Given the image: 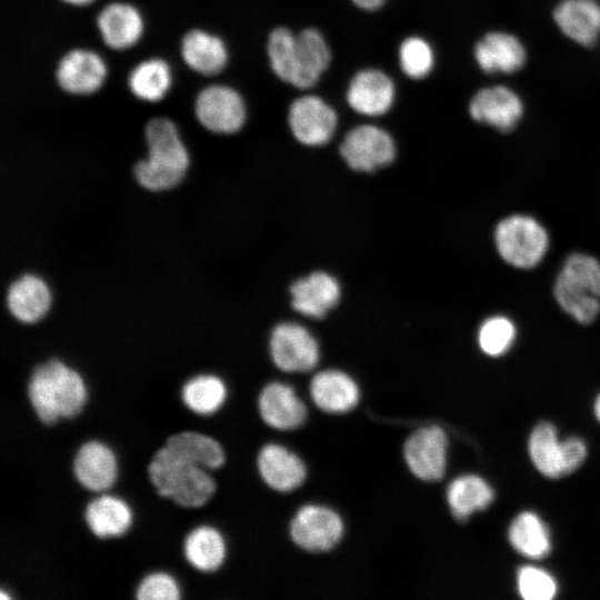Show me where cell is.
Instances as JSON below:
<instances>
[{
    "label": "cell",
    "instance_id": "6da1fadb",
    "mask_svg": "<svg viewBox=\"0 0 600 600\" xmlns=\"http://www.w3.org/2000/svg\"><path fill=\"white\" fill-rule=\"evenodd\" d=\"M144 136L148 157L136 163V180L151 191L176 187L187 172L189 156L174 123L167 118L151 119Z\"/></svg>",
    "mask_w": 600,
    "mask_h": 600
},
{
    "label": "cell",
    "instance_id": "7a4b0ae2",
    "mask_svg": "<svg viewBox=\"0 0 600 600\" xmlns=\"http://www.w3.org/2000/svg\"><path fill=\"white\" fill-rule=\"evenodd\" d=\"M28 394L38 418L53 424L82 410L87 392L82 378L59 360L38 366L29 380Z\"/></svg>",
    "mask_w": 600,
    "mask_h": 600
},
{
    "label": "cell",
    "instance_id": "3957f363",
    "mask_svg": "<svg viewBox=\"0 0 600 600\" xmlns=\"http://www.w3.org/2000/svg\"><path fill=\"white\" fill-rule=\"evenodd\" d=\"M149 476L160 496L183 507L204 504L216 489L213 479L202 467L174 454L166 446L154 453Z\"/></svg>",
    "mask_w": 600,
    "mask_h": 600
},
{
    "label": "cell",
    "instance_id": "277c9868",
    "mask_svg": "<svg viewBox=\"0 0 600 600\" xmlns=\"http://www.w3.org/2000/svg\"><path fill=\"white\" fill-rule=\"evenodd\" d=\"M494 242L500 257L507 263L519 269H530L544 257L549 236L534 218L514 214L498 223Z\"/></svg>",
    "mask_w": 600,
    "mask_h": 600
},
{
    "label": "cell",
    "instance_id": "5b68a950",
    "mask_svg": "<svg viewBox=\"0 0 600 600\" xmlns=\"http://www.w3.org/2000/svg\"><path fill=\"white\" fill-rule=\"evenodd\" d=\"M344 526L334 510L319 504L301 507L290 522L294 544L309 552H327L342 539Z\"/></svg>",
    "mask_w": 600,
    "mask_h": 600
},
{
    "label": "cell",
    "instance_id": "8992f818",
    "mask_svg": "<svg viewBox=\"0 0 600 600\" xmlns=\"http://www.w3.org/2000/svg\"><path fill=\"white\" fill-rule=\"evenodd\" d=\"M448 438L439 426L413 431L403 444L404 461L414 477L426 482L440 481L447 467Z\"/></svg>",
    "mask_w": 600,
    "mask_h": 600
},
{
    "label": "cell",
    "instance_id": "52a82bcc",
    "mask_svg": "<svg viewBox=\"0 0 600 600\" xmlns=\"http://www.w3.org/2000/svg\"><path fill=\"white\" fill-rule=\"evenodd\" d=\"M340 152L351 169L369 172L392 162L396 157V144L383 129L362 124L346 134Z\"/></svg>",
    "mask_w": 600,
    "mask_h": 600
},
{
    "label": "cell",
    "instance_id": "ba28073f",
    "mask_svg": "<svg viewBox=\"0 0 600 600\" xmlns=\"http://www.w3.org/2000/svg\"><path fill=\"white\" fill-rule=\"evenodd\" d=\"M270 354L282 371L307 372L319 361V346L304 327L298 323H281L271 332Z\"/></svg>",
    "mask_w": 600,
    "mask_h": 600
},
{
    "label": "cell",
    "instance_id": "9c48e42d",
    "mask_svg": "<svg viewBox=\"0 0 600 600\" xmlns=\"http://www.w3.org/2000/svg\"><path fill=\"white\" fill-rule=\"evenodd\" d=\"M196 114L208 130L228 134L243 126L246 106L236 90L226 86H210L199 93Z\"/></svg>",
    "mask_w": 600,
    "mask_h": 600
},
{
    "label": "cell",
    "instance_id": "30bf717a",
    "mask_svg": "<svg viewBox=\"0 0 600 600\" xmlns=\"http://www.w3.org/2000/svg\"><path fill=\"white\" fill-rule=\"evenodd\" d=\"M289 126L298 141L306 146H322L333 136L337 113L321 98L304 96L294 100L289 109Z\"/></svg>",
    "mask_w": 600,
    "mask_h": 600
},
{
    "label": "cell",
    "instance_id": "8fae6325",
    "mask_svg": "<svg viewBox=\"0 0 600 600\" xmlns=\"http://www.w3.org/2000/svg\"><path fill=\"white\" fill-rule=\"evenodd\" d=\"M469 112L478 122L509 131L521 119L523 106L514 91L504 86H493L483 88L473 96Z\"/></svg>",
    "mask_w": 600,
    "mask_h": 600
},
{
    "label": "cell",
    "instance_id": "7c38bea8",
    "mask_svg": "<svg viewBox=\"0 0 600 600\" xmlns=\"http://www.w3.org/2000/svg\"><path fill=\"white\" fill-rule=\"evenodd\" d=\"M330 62V50L322 34L312 28L294 38L289 83L308 89L313 87Z\"/></svg>",
    "mask_w": 600,
    "mask_h": 600
},
{
    "label": "cell",
    "instance_id": "4fadbf2b",
    "mask_svg": "<svg viewBox=\"0 0 600 600\" xmlns=\"http://www.w3.org/2000/svg\"><path fill=\"white\" fill-rule=\"evenodd\" d=\"M258 406L262 420L282 431L300 428L308 416L304 402L290 386L282 382L267 384L259 396Z\"/></svg>",
    "mask_w": 600,
    "mask_h": 600
},
{
    "label": "cell",
    "instance_id": "5bb4252c",
    "mask_svg": "<svg viewBox=\"0 0 600 600\" xmlns=\"http://www.w3.org/2000/svg\"><path fill=\"white\" fill-rule=\"evenodd\" d=\"M347 100L350 107L361 114L370 117L381 116L393 103V82L380 70H362L350 81Z\"/></svg>",
    "mask_w": 600,
    "mask_h": 600
},
{
    "label": "cell",
    "instance_id": "9a60e30c",
    "mask_svg": "<svg viewBox=\"0 0 600 600\" xmlns=\"http://www.w3.org/2000/svg\"><path fill=\"white\" fill-rule=\"evenodd\" d=\"M258 468L263 481L278 492H291L306 480L307 469L303 461L288 448L266 444L258 456Z\"/></svg>",
    "mask_w": 600,
    "mask_h": 600
},
{
    "label": "cell",
    "instance_id": "2e32d148",
    "mask_svg": "<svg viewBox=\"0 0 600 600\" xmlns=\"http://www.w3.org/2000/svg\"><path fill=\"white\" fill-rule=\"evenodd\" d=\"M106 72V64L97 53L77 49L60 60L57 81L69 93L89 94L101 87Z\"/></svg>",
    "mask_w": 600,
    "mask_h": 600
},
{
    "label": "cell",
    "instance_id": "e0dca14e",
    "mask_svg": "<svg viewBox=\"0 0 600 600\" xmlns=\"http://www.w3.org/2000/svg\"><path fill=\"white\" fill-rule=\"evenodd\" d=\"M310 394L314 404L327 413H346L354 409L360 399L356 381L340 370H323L311 380Z\"/></svg>",
    "mask_w": 600,
    "mask_h": 600
},
{
    "label": "cell",
    "instance_id": "ac0fdd59",
    "mask_svg": "<svg viewBox=\"0 0 600 600\" xmlns=\"http://www.w3.org/2000/svg\"><path fill=\"white\" fill-rule=\"evenodd\" d=\"M290 292L294 310L320 319L339 301L340 286L329 273L317 271L297 280Z\"/></svg>",
    "mask_w": 600,
    "mask_h": 600
},
{
    "label": "cell",
    "instance_id": "d6986e66",
    "mask_svg": "<svg viewBox=\"0 0 600 600\" xmlns=\"http://www.w3.org/2000/svg\"><path fill=\"white\" fill-rule=\"evenodd\" d=\"M560 30L574 42L593 46L600 36V4L597 0H562L553 11Z\"/></svg>",
    "mask_w": 600,
    "mask_h": 600
},
{
    "label": "cell",
    "instance_id": "ffe728a7",
    "mask_svg": "<svg viewBox=\"0 0 600 600\" xmlns=\"http://www.w3.org/2000/svg\"><path fill=\"white\" fill-rule=\"evenodd\" d=\"M474 58L487 73H512L523 66L526 50L512 34L489 32L476 44Z\"/></svg>",
    "mask_w": 600,
    "mask_h": 600
},
{
    "label": "cell",
    "instance_id": "44dd1931",
    "mask_svg": "<svg viewBox=\"0 0 600 600\" xmlns=\"http://www.w3.org/2000/svg\"><path fill=\"white\" fill-rule=\"evenodd\" d=\"M78 481L91 491H103L112 486L117 462L112 451L101 442L89 441L80 447L73 463Z\"/></svg>",
    "mask_w": 600,
    "mask_h": 600
},
{
    "label": "cell",
    "instance_id": "7402d4cb",
    "mask_svg": "<svg viewBox=\"0 0 600 600\" xmlns=\"http://www.w3.org/2000/svg\"><path fill=\"white\" fill-rule=\"evenodd\" d=\"M51 294L46 282L31 273L14 280L8 289L7 306L10 313L23 323L40 320L49 310Z\"/></svg>",
    "mask_w": 600,
    "mask_h": 600
},
{
    "label": "cell",
    "instance_id": "603a6c76",
    "mask_svg": "<svg viewBox=\"0 0 600 600\" xmlns=\"http://www.w3.org/2000/svg\"><path fill=\"white\" fill-rule=\"evenodd\" d=\"M98 28L107 46L121 50L133 46L139 40L143 23L136 8L127 3L113 2L101 10Z\"/></svg>",
    "mask_w": 600,
    "mask_h": 600
},
{
    "label": "cell",
    "instance_id": "cb8c5ba5",
    "mask_svg": "<svg viewBox=\"0 0 600 600\" xmlns=\"http://www.w3.org/2000/svg\"><path fill=\"white\" fill-rule=\"evenodd\" d=\"M559 306L581 324H589L600 312V299L566 269L559 272L553 288Z\"/></svg>",
    "mask_w": 600,
    "mask_h": 600
},
{
    "label": "cell",
    "instance_id": "d4e9b609",
    "mask_svg": "<svg viewBox=\"0 0 600 600\" xmlns=\"http://www.w3.org/2000/svg\"><path fill=\"white\" fill-rule=\"evenodd\" d=\"M181 54L192 70L202 74L220 72L228 60L222 40L201 30H191L183 37Z\"/></svg>",
    "mask_w": 600,
    "mask_h": 600
},
{
    "label": "cell",
    "instance_id": "484cf974",
    "mask_svg": "<svg viewBox=\"0 0 600 600\" xmlns=\"http://www.w3.org/2000/svg\"><path fill=\"white\" fill-rule=\"evenodd\" d=\"M493 499L491 487L476 474H464L450 482L447 500L452 516L467 520L473 512L486 509Z\"/></svg>",
    "mask_w": 600,
    "mask_h": 600
},
{
    "label": "cell",
    "instance_id": "4316f807",
    "mask_svg": "<svg viewBox=\"0 0 600 600\" xmlns=\"http://www.w3.org/2000/svg\"><path fill=\"white\" fill-rule=\"evenodd\" d=\"M131 511L126 502L112 496H100L86 509V520L91 531L100 537L122 534L131 523Z\"/></svg>",
    "mask_w": 600,
    "mask_h": 600
},
{
    "label": "cell",
    "instance_id": "83f0119b",
    "mask_svg": "<svg viewBox=\"0 0 600 600\" xmlns=\"http://www.w3.org/2000/svg\"><path fill=\"white\" fill-rule=\"evenodd\" d=\"M164 446L174 454L202 468L217 469L226 458L222 447L214 439L193 431L173 434Z\"/></svg>",
    "mask_w": 600,
    "mask_h": 600
},
{
    "label": "cell",
    "instance_id": "f1b7e54d",
    "mask_svg": "<svg viewBox=\"0 0 600 600\" xmlns=\"http://www.w3.org/2000/svg\"><path fill=\"white\" fill-rule=\"evenodd\" d=\"M529 453L536 468L548 478L564 476L562 442L557 439L556 428L540 422L529 438Z\"/></svg>",
    "mask_w": 600,
    "mask_h": 600
},
{
    "label": "cell",
    "instance_id": "f546056e",
    "mask_svg": "<svg viewBox=\"0 0 600 600\" xmlns=\"http://www.w3.org/2000/svg\"><path fill=\"white\" fill-rule=\"evenodd\" d=\"M509 541L519 553L532 559L546 557L551 549L547 527L532 512H522L512 521Z\"/></svg>",
    "mask_w": 600,
    "mask_h": 600
},
{
    "label": "cell",
    "instance_id": "4dcf8cb0",
    "mask_svg": "<svg viewBox=\"0 0 600 600\" xmlns=\"http://www.w3.org/2000/svg\"><path fill=\"white\" fill-rule=\"evenodd\" d=\"M187 560L201 571H214L223 562L226 544L220 532L211 527L192 530L184 541Z\"/></svg>",
    "mask_w": 600,
    "mask_h": 600
},
{
    "label": "cell",
    "instance_id": "1f68e13d",
    "mask_svg": "<svg viewBox=\"0 0 600 600\" xmlns=\"http://www.w3.org/2000/svg\"><path fill=\"white\" fill-rule=\"evenodd\" d=\"M171 82L168 64L160 59L139 63L130 73L129 87L138 98L154 102L167 93Z\"/></svg>",
    "mask_w": 600,
    "mask_h": 600
},
{
    "label": "cell",
    "instance_id": "d6a6232c",
    "mask_svg": "<svg viewBox=\"0 0 600 600\" xmlns=\"http://www.w3.org/2000/svg\"><path fill=\"white\" fill-rule=\"evenodd\" d=\"M227 397L223 381L210 374H202L189 380L182 388L184 404L193 412L209 414L217 411Z\"/></svg>",
    "mask_w": 600,
    "mask_h": 600
},
{
    "label": "cell",
    "instance_id": "836d02e7",
    "mask_svg": "<svg viewBox=\"0 0 600 600\" xmlns=\"http://www.w3.org/2000/svg\"><path fill=\"white\" fill-rule=\"evenodd\" d=\"M516 338V328L510 319L503 316L488 318L480 327L478 342L481 350L492 357L501 356L509 350Z\"/></svg>",
    "mask_w": 600,
    "mask_h": 600
},
{
    "label": "cell",
    "instance_id": "e575fe53",
    "mask_svg": "<svg viewBox=\"0 0 600 600\" xmlns=\"http://www.w3.org/2000/svg\"><path fill=\"white\" fill-rule=\"evenodd\" d=\"M402 71L410 78L426 77L433 67V52L427 41L418 37L406 39L399 50Z\"/></svg>",
    "mask_w": 600,
    "mask_h": 600
},
{
    "label": "cell",
    "instance_id": "d590c367",
    "mask_svg": "<svg viewBox=\"0 0 600 600\" xmlns=\"http://www.w3.org/2000/svg\"><path fill=\"white\" fill-rule=\"evenodd\" d=\"M296 36L286 28L274 29L268 41V56L273 72L282 81H290L291 54Z\"/></svg>",
    "mask_w": 600,
    "mask_h": 600
},
{
    "label": "cell",
    "instance_id": "8d00e7d4",
    "mask_svg": "<svg viewBox=\"0 0 600 600\" xmlns=\"http://www.w3.org/2000/svg\"><path fill=\"white\" fill-rule=\"evenodd\" d=\"M518 589L526 600H550L557 592L553 578L536 567H522L518 573Z\"/></svg>",
    "mask_w": 600,
    "mask_h": 600
},
{
    "label": "cell",
    "instance_id": "74e56055",
    "mask_svg": "<svg viewBox=\"0 0 600 600\" xmlns=\"http://www.w3.org/2000/svg\"><path fill=\"white\" fill-rule=\"evenodd\" d=\"M562 268L600 299V262L596 258L586 253H572L566 259Z\"/></svg>",
    "mask_w": 600,
    "mask_h": 600
},
{
    "label": "cell",
    "instance_id": "f35d334b",
    "mask_svg": "<svg viewBox=\"0 0 600 600\" xmlns=\"http://www.w3.org/2000/svg\"><path fill=\"white\" fill-rule=\"evenodd\" d=\"M179 597L177 582L163 572L147 576L137 589L139 600H177Z\"/></svg>",
    "mask_w": 600,
    "mask_h": 600
},
{
    "label": "cell",
    "instance_id": "ab89813d",
    "mask_svg": "<svg viewBox=\"0 0 600 600\" xmlns=\"http://www.w3.org/2000/svg\"><path fill=\"white\" fill-rule=\"evenodd\" d=\"M564 476L577 470L587 457V448L582 440L569 438L562 441Z\"/></svg>",
    "mask_w": 600,
    "mask_h": 600
},
{
    "label": "cell",
    "instance_id": "60d3db41",
    "mask_svg": "<svg viewBox=\"0 0 600 600\" xmlns=\"http://www.w3.org/2000/svg\"><path fill=\"white\" fill-rule=\"evenodd\" d=\"M356 6L363 10L373 11L382 7L384 0H352Z\"/></svg>",
    "mask_w": 600,
    "mask_h": 600
},
{
    "label": "cell",
    "instance_id": "b9f144b4",
    "mask_svg": "<svg viewBox=\"0 0 600 600\" xmlns=\"http://www.w3.org/2000/svg\"><path fill=\"white\" fill-rule=\"evenodd\" d=\"M68 3L76 4V6H83L92 2L93 0H63Z\"/></svg>",
    "mask_w": 600,
    "mask_h": 600
},
{
    "label": "cell",
    "instance_id": "7bdbcfd3",
    "mask_svg": "<svg viewBox=\"0 0 600 600\" xmlns=\"http://www.w3.org/2000/svg\"><path fill=\"white\" fill-rule=\"evenodd\" d=\"M594 412L598 420L600 421V394L597 397L596 402H594Z\"/></svg>",
    "mask_w": 600,
    "mask_h": 600
}]
</instances>
